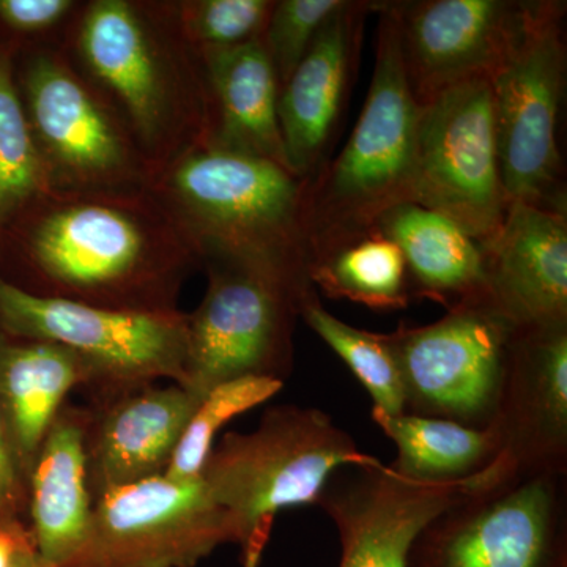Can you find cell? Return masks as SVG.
Wrapping results in <instances>:
<instances>
[{
    "instance_id": "17",
    "label": "cell",
    "mask_w": 567,
    "mask_h": 567,
    "mask_svg": "<svg viewBox=\"0 0 567 567\" xmlns=\"http://www.w3.org/2000/svg\"><path fill=\"white\" fill-rule=\"evenodd\" d=\"M374 0H350L319 32L279 91L278 117L290 169L305 181L323 164L352 89L365 18L375 13Z\"/></svg>"
},
{
    "instance_id": "30",
    "label": "cell",
    "mask_w": 567,
    "mask_h": 567,
    "mask_svg": "<svg viewBox=\"0 0 567 567\" xmlns=\"http://www.w3.org/2000/svg\"><path fill=\"white\" fill-rule=\"evenodd\" d=\"M350 0H275L262 41L274 63L279 91L312 47L324 24Z\"/></svg>"
},
{
    "instance_id": "8",
    "label": "cell",
    "mask_w": 567,
    "mask_h": 567,
    "mask_svg": "<svg viewBox=\"0 0 567 567\" xmlns=\"http://www.w3.org/2000/svg\"><path fill=\"white\" fill-rule=\"evenodd\" d=\"M409 567H567V472L470 488L417 535Z\"/></svg>"
},
{
    "instance_id": "18",
    "label": "cell",
    "mask_w": 567,
    "mask_h": 567,
    "mask_svg": "<svg viewBox=\"0 0 567 567\" xmlns=\"http://www.w3.org/2000/svg\"><path fill=\"white\" fill-rule=\"evenodd\" d=\"M483 249L492 297L518 327L567 323V213L511 203Z\"/></svg>"
},
{
    "instance_id": "4",
    "label": "cell",
    "mask_w": 567,
    "mask_h": 567,
    "mask_svg": "<svg viewBox=\"0 0 567 567\" xmlns=\"http://www.w3.org/2000/svg\"><path fill=\"white\" fill-rule=\"evenodd\" d=\"M375 14V66L363 111L346 147L306 185L309 265L334 245L374 229L390 208L412 203L420 103L406 78L393 14L385 2H377Z\"/></svg>"
},
{
    "instance_id": "33",
    "label": "cell",
    "mask_w": 567,
    "mask_h": 567,
    "mask_svg": "<svg viewBox=\"0 0 567 567\" xmlns=\"http://www.w3.org/2000/svg\"><path fill=\"white\" fill-rule=\"evenodd\" d=\"M28 543V537L20 529L9 524L0 525V567H14L18 554Z\"/></svg>"
},
{
    "instance_id": "16",
    "label": "cell",
    "mask_w": 567,
    "mask_h": 567,
    "mask_svg": "<svg viewBox=\"0 0 567 567\" xmlns=\"http://www.w3.org/2000/svg\"><path fill=\"white\" fill-rule=\"evenodd\" d=\"M405 480L383 462L336 470L316 499L339 533V567H409L410 548L429 522L470 488Z\"/></svg>"
},
{
    "instance_id": "24",
    "label": "cell",
    "mask_w": 567,
    "mask_h": 567,
    "mask_svg": "<svg viewBox=\"0 0 567 567\" xmlns=\"http://www.w3.org/2000/svg\"><path fill=\"white\" fill-rule=\"evenodd\" d=\"M374 423L398 447L390 468L405 480L425 484L465 483L486 472L498 458V440L491 427H466L454 421L371 413Z\"/></svg>"
},
{
    "instance_id": "21",
    "label": "cell",
    "mask_w": 567,
    "mask_h": 567,
    "mask_svg": "<svg viewBox=\"0 0 567 567\" xmlns=\"http://www.w3.org/2000/svg\"><path fill=\"white\" fill-rule=\"evenodd\" d=\"M199 404L178 385L136 395L112 410L93 457L102 492L163 475Z\"/></svg>"
},
{
    "instance_id": "9",
    "label": "cell",
    "mask_w": 567,
    "mask_h": 567,
    "mask_svg": "<svg viewBox=\"0 0 567 567\" xmlns=\"http://www.w3.org/2000/svg\"><path fill=\"white\" fill-rule=\"evenodd\" d=\"M208 289L188 316L182 388L203 401L216 386L244 377L281 380L292 369V336L303 295L257 268L226 260L203 264Z\"/></svg>"
},
{
    "instance_id": "27",
    "label": "cell",
    "mask_w": 567,
    "mask_h": 567,
    "mask_svg": "<svg viewBox=\"0 0 567 567\" xmlns=\"http://www.w3.org/2000/svg\"><path fill=\"white\" fill-rule=\"evenodd\" d=\"M300 317L349 365L374 401V412L385 415L405 413L401 371L385 334L342 322L323 308L319 297L301 308Z\"/></svg>"
},
{
    "instance_id": "1",
    "label": "cell",
    "mask_w": 567,
    "mask_h": 567,
    "mask_svg": "<svg viewBox=\"0 0 567 567\" xmlns=\"http://www.w3.org/2000/svg\"><path fill=\"white\" fill-rule=\"evenodd\" d=\"M0 256L28 279L25 292L130 311H173L200 265L147 188L52 189L7 230Z\"/></svg>"
},
{
    "instance_id": "12",
    "label": "cell",
    "mask_w": 567,
    "mask_h": 567,
    "mask_svg": "<svg viewBox=\"0 0 567 567\" xmlns=\"http://www.w3.org/2000/svg\"><path fill=\"white\" fill-rule=\"evenodd\" d=\"M0 331L71 350L91 374L123 382L185 380L188 316L39 297L0 276Z\"/></svg>"
},
{
    "instance_id": "10",
    "label": "cell",
    "mask_w": 567,
    "mask_h": 567,
    "mask_svg": "<svg viewBox=\"0 0 567 567\" xmlns=\"http://www.w3.org/2000/svg\"><path fill=\"white\" fill-rule=\"evenodd\" d=\"M517 328L488 297L454 306L434 323L401 324L386 333L401 371L405 413L487 429Z\"/></svg>"
},
{
    "instance_id": "28",
    "label": "cell",
    "mask_w": 567,
    "mask_h": 567,
    "mask_svg": "<svg viewBox=\"0 0 567 567\" xmlns=\"http://www.w3.org/2000/svg\"><path fill=\"white\" fill-rule=\"evenodd\" d=\"M282 386L281 380L270 377H244L216 386L197 405L164 475L177 481L200 477L213 440L223 425L254 406L264 404L278 394Z\"/></svg>"
},
{
    "instance_id": "13",
    "label": "cell",
    "mask_w": 567,
    "mask_h": 567,
    "mask_svg": "<svg viewBox=\"0 0 567 567\" xmlns=\"http://www.w3.org/2000/svg\"><path fill=\"white\" fill-rule=\"evenodd\" d=\"M227 543L233 525L203 477L163 473L102 492L70 567H194Z\"/></svg>"
},
{
    "instance_id": "32",
    "label": "cell",
    "mask_w": 567,
    "mask_h": 567,
    "mask_svg": "<svg viewBox=\"0 0 567 567\" xmlns=\"http://www.w3.org/2000/svg\"><path fill=\"white\" fill-rule=\"evenodd\" d=\"M18 495L17 465H14V451L11 445L6 416L0 406V525L9 520L11 509Z\"/></svg>"
},
{
    "instance_id": "14",
    "label": "cell",
    "mask_w": 567,
    "mask_h": 567,
    "mask_svg": "<svg viewBox=\"0 0 567 567\" xmlns=\"http://www.w3.org/2000/svg\"><path fill=\"white\" fill-rule=\"evenodd\" d=\"M393 14L417 103L462 82L491 80L516 48L532 0H398Z\"/></svg>"
},
{
    "instance_id": "6",
    "label": "cell",
    "mask_w": 567,
    "mask_h": 567,
    "mask_svg": "<svg viewBox=\"0 0 567 567\" xmlns=\"http://www.w3.org/2000/svg\"><path fill=\"white\" fill-rule=\"evenodd\" d=\"M14 76L52 189L125 192L147 186L152 169L132 133L62 43L18 52Z\"/></svg>"
},
{
    "instance_id": "26",
    "label": "cell",
    "mask_w": 567,
    "mask_h": 567,
    "mask_svg": "<svg viewBox=\"0 0 567 567\" xmlns=\"http://www.w3.org/2000/svg\"><path fill=\"white\" fill-rule=\"evenodd\" d=\"M18 50L0 41V240L37 200L52 192L14 76Z\"/></svg>"
},
{
    "instance_id": "20",
    "label": "cell",
    "mask_w": 567,
    "mask_h": 567,
    "mask_svg": "<svg viewBox=\"0 0 567 567\" xmlns=\"http://www.w3.org/2000/svg\"><path fill=\"white\" fill-rule=\"evenodd\" d=\"M203 63L210 102L207 141L292 171L279 128V81L262 39L207 55Z\"/></svg>"
},
{
    "instance_id": "15",
    "label": "cell",
    "mask_w": 567,
    "mask_h": 567,
    "mask_svg": "<svg viewBox=\"0 0 567 567\" xmlns=\"http://www.w3.org/2000/svg\"><path fill=\"white\" fill-rule=\"evenodd\" d=\"M488 427L498 458L481 475L484 486L567 472V323L517 328Z\"/></svg>"
},
{
    "instance_id": "19",
    "label": "cell",
    "mask_w": 567,
    "mask_h": 567,
    "mask_svg": "<svg viewBox=\"0 0 567 567\" xmlns=\"http://www.w3.org/2000/svg\"><path fill=\"white\" fill-rule=\"evenodd\" d=\"M375 227L401 249L413 298L450 309L492 297L483 246L443 213L399 204Z\"/></svg>"
},
{
    "instance_id": "29",
    "label": "cell",
    "mask_w": 567,
    "mask_h": 567,
    "mask_svg": "<svg viewBox=\"0 0 567 567\" xmlns=\"http://www.w3.org/2000/svg\"><path fill=\"white\" fill-rule=\"evenodd\" d=\"M175 25L189 50L207 55L262 39L275 0H181L169 2Z\"/></svg>"
},
{
    "instance_id": "3",
    "label": "cell",
    "mask_w": 567,
    "mask_h": 567,
    "mask_svg": "<svg viewBox=\"0 0 567 567\" xmlns=\"http://www.w3.org/2000/svg\"><path fill=\"white\" fill-rule=\"evenodd\" d=\"M306 185L281 164L203 141L153 171L145 188L200 265H248L312 295L319 292L309 279Z\"/></svg>"
},
{
    "instance_id": "25",
    "label": "cell",
    "mask_w": 567,
    "mask_h": 567,
    "mask_svg": "<svg viewBox=\"0 0 567 567\" xmlns=\"http://www.w3.org/2000/svg\"><path fill=\"white\" fill-rule=\"evenodd\" d=\"M309 279L331 300L352 301L375 311H399L413 300L404 256L377 227L316 256Z\"/></svg>"
},
{
    "instance_id": "23",
    "label": "cell",
    "mask_w": 567,
    "mask_h": 567,
    "mask_svg": "<svg viewBox=\"0 0 567 567\" xmlns=\"http://www.w3.org/2000/svg\"><path fill=\"white\" fill-rule=\"evenodd\" d=\"M87 374V365L65 347L0 334V406L22 461L37 457L63 398Z\"/></svg>"
},
{
    "instance_id": "22",
    "label": "cell",
    "mask_w": 567,
    "mask_h": 567,
    "mask_svg": "<svg viewBox=\"0 0 567 567\" xmlns=\"http://www.w3.org/2000/svg\"><path fill=\"white\" fill-rule=\"evenodd\" d=\"M32 473L33 547L47 567H70L91 524L87 456L80 425L54 421Z\"/></svg>"
},
{
    "instance_id": "7",
    "label": "cell",
    "mask_w": 567,
    "mask_h": 567,
    "mask_svg": "<svg viewBox=\"0 0 567 567\" xmlns=\"http://www.w3.org/2000/svg\"><path fill=\"white\" fill-rule=\"evenodd\" d=\"M566 3L532 0L516 48L491 78L507 203L566 212L557 123L566 74Z\"/></svg>"
},
{
    "instance_id": "2",
    "label": "cell",
    "mask_w": 567,
    "mask_h": 567,
    "mask_svg": "<svg viewBox=\"0 0 567 567\" xmlns=\"http://www.w3.org/2000/svg\"><path fill=\"white\" fill-rule=\"evenodd\" d=\"M63 50L121 115L152 173L210 134L204 63L169 2L89 0Z\"/></svg>"
},
{
    "instance_id": "11",
    "label": "cell",
    "mask_w": 567,
    "mask_h": 567,
    "mask_svg": "<svg viewBox=\"0 0 567 567\" xmlns=\"http://www.w3.org/2000/svg\"><path fill=\"white\" fill-rule=\"evenodd\" d=\"M412 203L443 213L484 246L505 219L491 81L473 80L420 104Z\"/></svg>"
},
{
    "instance_id": "5",
    "label": "cell",
    "mask_w": 567,
    "mask_h": 567,
    "mask_svg": "<svg viewBox=\"0 0 567 567\" xmlns=\"http://www.w3.org/2000/svg\"><path fill=\"white\" fill-rule=\"evenodd\" d=\"M377 462L322 410L281 405L256 431L224 436L200 477L229 517L241 565L259 567L279 511L316 505L336 470Z\"/></svg>"
},
{
    "instance_id": "31",
    "label": "cell",
    "mask_w": 567,
    "mask_h": 567,
    "mask_svg": "<svg viewBox=\"0 0 567 567\" xmlns=\"http://www.w3.org/2000/svg\"><path fill=\"white\" fill-rule=\"evenodd\" d=\"M81 7L78 0H0V41L18 52L62 43Z\"/></svg>"
}]
</instances>
